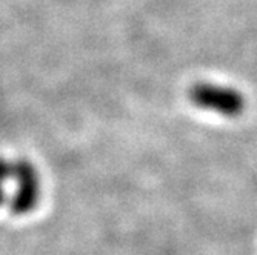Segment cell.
I'll list each match as a JSON object with an SVG mask.
<instances>
[{
    "label": "cell",
    "mask_w": 257,
    "mask_h": 255,
    "mask_svg": "<svg viewBox=\"0 0 257 255\" xmlns=\"http://www.w3.org/2000/svg\"><path fill=\"white\" fill-rule=\"evenodd\" d=\"M13 178L16 191L10 201V209L14 215H28L40 200V177L37 168L28 158L13 161Z\"/></svg>",
    "instance_id": "6da1fadb"
},
{
    "label": "cell",
    "mask_w": 257,
    "mask_h": 255,
    "mask_svg": "<svg viewBox=\"0 0 257 255\" xmlns=\"http://www.w3.org/2000/svg\"><path fill=\"white\" fill-rule=\"evenodd\" d=\"M191 100L200 108L219 111L225 115H236L243 109V99L234 89L211 85H197L191 91Z\"/></svg>",
    "instance_id": "7a4b0ae2"
},
{
    "label": "cell",
    "mask_w": 257,
    "mask_h": 255,
    "mask_svg": "<svg viewBox=\"0 0 257 255\" xmlns=\"http://www.w3.org/2000/svg\"><path fill=\"white\" fill-rule=\"evenodd\" d=\"M4 183H5V181L0 180V206H2V204L5 203V189H4Z\"/></svg>",
    "instance_id": "3957f363"
}]
</instances>
